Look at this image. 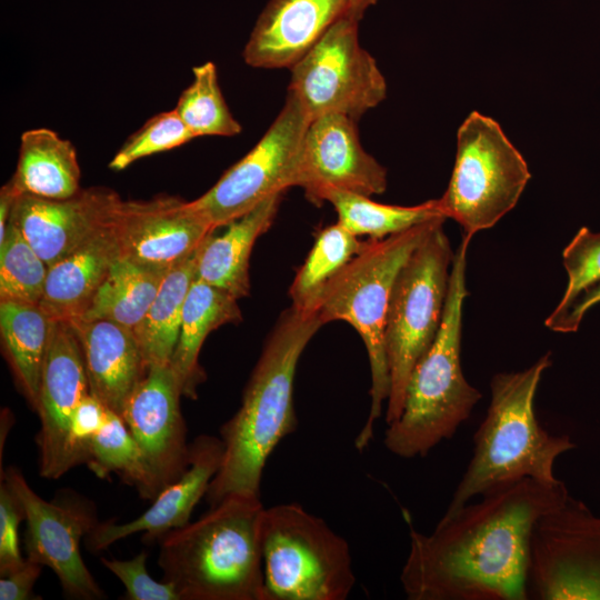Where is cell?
Wrapping results in <instances>:
<instances>
[{"instance_id": "6", "label": "cell", "mask_w": 600, "mask_h": 600, "mask_svg": "<svg viewBox=\"0 0 600 600\" xmlns=\"http://www.w3.org/2000/svg\"><path fill=\"white\" fill-rule=\"evenodd\" d=\"M446 218L413 226L382 239H368L364 247L323 287L308 312L324 324L346 321L367 349L370 373V410L356 438L362 451L373 437L374 422L390 393V376L384 350V327L396 278L414 249L432 228Z\"/></svg>"}, {"instance_id": "27", "label": "cell", "mask_w": 600, "mask_h": 600, "mask_svg": "<svg viewBox=\"0 0 600 600\" xmlns=\"http://www.w3.org/2000/svg\"><path fill=\"white\" fill-rule=\"evenodd\" d=\"M166 273L116 258L89 307L74 321L108 320L134 331Z\"/></svg>"}, {"instance_id": "37", "label": "cell", "mask_w": 600, "mask_h": 600, "mask_svg": "<svg viewBox=\"0 0 600 600\" xmlns=\"http://www.w3.org/2000/svg\"><path fill=\"white\" fill-rule=\"evenodd\" d=\"M108 408L91 392L78 403L67 439L66 463L68 471L87 463L93 439L102 428Z\"/></svg>"}, {"instance_id": "41", "label": "cell", "mask_w": 600, "mask_h": 600, "mask_svg": "<svg viewBox=\"0 0 600 600\" xmlns=\"http://www.w3.org/2000/svg\"><path fill=\"white\" fill-rule=\"evenodd\" d=\"M17 194L7 182L0 190V243L3 241Z\"/></svg>"}, {"instance_id": "3", "label": "cell", "mask_w": 600, "mask_h": 600, "mask_svg": "<svg viewBox=\"0 0 600 600\" xmlns=\"http://www.w3.org/2000/svg\"><path fill=\"white\" fill-rule=\"evenodd\" d=\"M260 497L230 496L159 539L158 564L180 600H264Z\"/></svg>"}, {"instance_id": "36", "label": "cell", "mask_w": 600, "mask_h": 600, "mask_svg": "<svg viewBox=\"0 0 600 600\" xmlns=\"http://www.w3.org/2000/svg\"><path fill=\"white\" fill-rule=\"evenodd\" d=\"M148 552L128 560L101 558V563L124 586L127 600H180L174 588L166 581H156L147 571Z\"/></svg>"}, {"instance_id": "10", "label": "cell", "mask_w": 600, "mask_h": 600, "mask_svg": "<svg viewBox=\"0 0 600 600\" xmlns=\"http://www.w3.org/2000/svg\"><path fill=\"white\" fill-rule=\"evenodd\" d=\"M358 19L339 18L291 69L288 92L310 120L329 113L356 121L386 99L387 82L359 42Z\"/></svg>"}, {"instance_id": "4", "label": "cell", "mask_w": 600, "mask_h": 600, "mask_svg": "<svg viewBox=\"0 0 600 600\" xmlns=\"http://www.w3.org/2000/svg\"><path fill=\"white\" fill-rule=\"evenodd\" d=\"M551 363V353L547 352L523 370L492 377L491 400L474 432L472 457L443 516L503 482L522 478L558 480L554 462L576 443L567 434L546 430L536 416L537 390Z\"/></svg>"}, {"instance_id": "16", "label": "cell", "mask_w": 600, "mask_h": 600, "mask_svg": "<svg viewBox=\"0 0 600 600\" xmlns=\"http://www.w3.org/2000/svg\"><path fill=\"white\" fill-rule=\"evenodd\" d=\"M387 182L386 168L363 149L354 119L329 113L310 120L301 146L298 187L311 202L328 188L381 194Z\"/></svg>"}, {"instance_id": "31", "label": "cell", "mask_w": 600, "mask_h": 600, "mask_svg": "<svg viewBox=\"0 0 600 600\" xmlns=\"http://www.w3.org/2000/svg\"><path fill=\"white\" fill-rule=\"evenodd\" d=\"M364 243L339 222L323 228L290 287L291 306L308 311L328 281Z\"/></svg>"}, {"instance_id": "30", "label": "cell", "mask_w": 600, "mask_h": 600, "mask_svg": "<svg viewBox=\"0 0 600 600\" xmlns=\"http://www.w3.org/2000/svg\"><path fill=\"white\" fill-rule=\"evenodd\" d=\"M99 478L118 474L142 499L154 500L161 487L123 419L108 409L106 421L93 439L87 460Z\"/></svg>"}, {"instance_id": "24", "label": "cell", "mask_w": 600, "mask_h": 600, "mask_svg": "<svg viewBox=\"0 0 600 600\" xmlns=\"http://www.w3.org/2000/svg\"><path fill=\"white\" fill-rule=\"evenodd\" d=\"M241 320L238 299L194 277L182 310L180 333L170 360L182 397L197 398L206 374L199 354L208 334L226 323Z\"/></svg>"}, {"instance_id": "1", "label": "cell", "mask_w": 600, "mask_h": 600, "mask_svg": "<svg viewBox=\"0 0 600 600\" xmlns=\"http://www.w3.org/2000/svg\"><path fill=\"white\" fill-rule=\"evenodd\" d=\"M569 496L561 480L522 478L443 516L424 534L410 529L400 574L410 600H527L529 544L537 521Z\"/></svg>"}, {"instance_id": "7", "label": "cell", "mask_w": 600, "mask_h": 600, "mask_svg": "<svg viewBox=\"0 0 600 600\" xmlns=\"http://www.w3.org/2000/svg\"><path fill=\"white\" fill-rule=\"evenodd\" d=\"M260 544L264 600H344L354 587L348 542L299 503L264 508Z\"/></svg>"}, {"instance_id": "28", "label": "cell", "mask_w": 600, "mask_h": 600, "mask_svg": "<svg viewBox=\"0 0 600 600\" xmlns=\"http://www.w3.org/2000/svg\"><path fill=\"white\" fill-rule=\"evenodd\" d=\"M196 257L197 251L164 274L148 312L133 331L148 367L170 363L186 297L196 276Z\"/></svg>"}, {"instance_id": "26", "label": "cell", "mask_w": 600, "mask_h": 600, "mask_svg": "<svg viewBox=\"0 0 600 600\" xmlns=\"http://www.w3.org/2000/svg\"><path fill=\"white\" fill-rule=\"evenodd\" d=\"M53 322L39 304L0 301L4 356L33 411L38 406L42 367Z\"/></svg>"}, {"instance_id": "5", "label": "cell", "mask_w": 600, "mask_h": 600, "mask_svg": "<svg viewBox=\"0 0 600 600\" xmlns=\"http://www.w3.org/2000/svg\"><path fill=\"white\" fill-rule=\"evenodd\" d=\"M471 239L463 234L453 254L439 331L411 371L399 418L384 432L386 448L401 458L424 457L442 440L453 437L482 398L466 379L460 358Z\"/></svg>"}, {"instance_id": "17", "label": "cell", "mask_w": 600, "mask_h": 600, "mask_svg": "<svg viewBox=\"0 0 600 600\" xmlns=\"http://www.w3.org/2000/svg\"><path fill=\"white\" fill-rule=\"evenodd\" d=\"M181 397L170 366H150L120 416L161 490L180 479L189 467L190 444L180 409Z\"/></svg>"}, {"instance_id": "2", "label": "cell", "mask_w": 600, "mask_h": 600, "mask_svg": "<svg viewBox=\"0 0 600 600\" xmlns=\"http://www.w3.org/2000/svg\"><path fill=\"white\" fill-rule=\"evenodd\" d=\"M321 326L316 313L292 306L278 320L251 373L239 410L220 430L224 451L204 497L209 507L230 496L260 497L269 456L297 428L296 370L302 351Z\"/></svg>"}, {"instance_id": "13", "label": "cell", "mask_w": 600, "mask_h": 600, "mask_svg": "<svg viewBox=\"0 0 600 600\" xmlns=\"http://www.w3.org/2000/svg\"><path fill=\"white\" fill-rule=\"evenodd\" d=\"M18 497L27 521V558L49 567L66 596L81 600L106 598L80 554V540L98 524L93 508L81 499L46 501L16 467L1 468Z\"/></svg>"}, {"instance_id": "35", "label": "cell", "mask_w": 600, "mask_h": 600, "mask_svg": "<svg viewBox=\"0 0 600 600\" xmlns=\"http://www.w3.org/2000/svg\"><path fill=\"white\" fill-rule=\"evenodd\" d=\"M194 138L174 109L160 112L127 139L109 168L123 170L139 159L178 148Z\"/></svg>"}, {"instance_id": "39", "label": "cell", "mask_w": 600, "mask_h": 600, "mask_svg": "<svg viewBox=\"0 0 600 600\" xmlns=\"http://www.w3.org/2000/svg\"><path fill=\"white\" fill-rule=\"evenodd\" d=\"M42 564L26 558L11 573L0 579V600H34L41 597L32 592L42 571Z\"/></svg>"}, {"instance_id": "42", "label": "cell", "mask_w": 600, "mask_h": 600, "mask_svg": "<svg viewBox=\"0 0 600 600\" xmlns=\"http://www.w3.org/2000/svg\"><path fill=\"white\" fill-rule=\"evenodd\" d=\"M376 2L377 0H348L347 14L360 20L363 12Z\"/></svg>"}, {"instance_id": "20", "label": "cell", "mask_w": 600, "mask_h": 600, "mask_svg": "<svg viewBox=\"0 0 600 600\" xmlns=\"http://www.w3.org/2000/svg\"><path fill=\"white\" fill-rule=\"evenodd\" d=\"M348 0H270L243 49L254 68H291L347 13Z\"/></svg>"}, {"instance_id": "11", "label": "cell", "mask_w": 600, "mask_h": 600, "mask_svg": "<svg viewBox=\"0 0 600 600\" xmlns=\"http://www.w3.org/2000/svg\"><path fill=\"white\" fill-rule=\"evenodd\" d=\"M310 119L288 92L277 118L257 144L192 207L219 229L244 216L269 197L298 187L300 152Z\"/></svg>"}, {"instance_id": "19", "label": "cell", "mask_w": 600, "mask_h": 600, "mask_svg": "<svg viewBox=\"0 0 600 600\" xmlns=\"http://www.w3.org/2000/svg\"><path fill=\"white\" fill-rule=\"evenodd\" d=\"M223 451L221 438L198 436L190 444L189 467L182 477L164 487L152 506L138 518L126 523H98L87 536L89 550L99 552L134 533H142V541L150 544L169 531L189 523L194 507L206 497L220 469Z\"/></svg>"}, {"instance_id": "9", "label": "cell", "mask_w": 600, "mask_h": 600, "mask_svg": "<svg viewBox=\"0 0 600 600\" xmlns=\"http://www.w3.org/2000/svg\"><path fill=\"white\" fill-rule=\"evenodd\" d=\"M530 178L524 158L500 124L472 111L458 129L456 161L438 199L440 210L473 237L516 207Z\"/></svg>"}, {"instance_id": "25", "label": "cell", "mask_w": 600, "mask_h": 600, "mask_svg": "<svg viewBox=\"0 0 600 600\" xmlns=\"http://www.w3.org/2000/svg\"><path fill=\"white\" fill-rule=\"evenodd\" d=\"M16 171L8 182L13 192L67 199L80 188V167L73 144L47 128L21 134Z\"/></svg>"}, {"instance_id": "32", "label": "cell", "mask_w": 600, "mask_h": 600, "mask_svg": "<svg viewBox=\"0 0 600 600\" xmlns=\"http://www.w3.org/2000/svg\"><path fill=\"white\" fill-rule=\"evenodd\" d=\"M193 80L186 88L174 110L196 138L204 136L232 137L241 131L222 96L217 68L206 62L192 70Z\"/></svg>"}, {"instance_id": "18", "label": "cell", "mask_w": 600, "mask_h": 600, "mask_svg": "<svg viewBox=\"0 0 600 600\" xmlns=\"http://www.w3.org/2000/svg\"><path fill=\"white\" fill-rule=\"evenodd\" d=\"M122 201L113 190L103 187L81 189L67 199L19 194L9 222L51 267L112 224Z\"/></svg>"}, {"instance_id": "12", "label": "cell", "mask_w": 600, "mask_h": 600, "mask_svg": "<svg viewBox=\"0 0 600 600\" xmlns=\"http://www.w3.org/2000/svg\"><path fill=\"white\" fill-rule=\"evenodd\" d=\"M527 597L600 600V517L570 494L532 529Z\"/></svg>"}, {"instance_id": "14", "label": "cell", "mask_w": 600, "mask_h": 600, "mask_svg": "<svg viewBox=\"0 0 600 600\" xmlns=\"http://www.w3.org/2000/svg\"><path fill=\"white\" fill-rule=\"evenodd\" d=\"M119 257L168 272L191 257L216 229L191 201L160 196L122 201L113 223Z\"/></svg>"}, {"instance_id": "38", "label": "cell", "mask_w": 600, "mask_h": 600, "mask_svg": "<svg viewBox=\"0 0 600 600\" xmlns=\"http://www.w3.org/2000/svg\"><path fill=\"white\" fill-rule=\"evenodd\" d=\"M24 520L22 506L9 484L0 481V577H4L23 562L19 546V524Z\"/></svg>"}, {"instance_id": "34", "label": "cell", "mask_w": 600, "mask_h": 600, "mask_svg": "<svg viewBox=\"0 0 600 600\" xmlns=\"http://www.w3.org/2000/svg\"><path fill=\"white\" fill-rule=\"evenodd\" d=\"M562 259L568 276L567 288L546 320V326L556 332L577 300L600 283V232L582 227L564 248Z\"/></svg>"}, {"instance_id": "29", "label": "cell", "mask_w": 600, "mask_h": 600, "mask_svg": "<svg viewBox=\"0 0 600 600\" xmlns=\"http://www.w3.org/2000/svg\"><path fill=\"white\" fill-rule=\"evenodd\" d=\"M327 201L338 213V222L357 237L382 239L437 218H446L438 199L417 206L382 204L370 197L328 188L319 192L314 203ZM447 219V218H446Z\"/></svg>"}, {"instance_id": "21", "label": "cell", "mask_w": 600, "mask_h": 600, "mask_svg": "<svg viewBox=\"0 0 600 600\" xmlns=\"http://www.w3.org/2000/svg\"><path fill=\"white\" fill-rule=\"evenodd\" d=\"M71 323L81 343L90 392L121 416L149 369L134 332L108 320Z\"/></svg>"}, {"instance_id": "33", "label": "cell", "mask_w": 600, "mask_h": 600, "mask_svg": "<svg viewBox=\"0 0 600 600\" xmlns=\"http://www.w3.org/2000/svg\"><path fill=\"white\" fill-rule=\"evenodd\" d=\"M49 267L9 222L0 243V301L39 304Z\"/></svg>"}, {"instance_id": "8", "label": "cell", "mask_w": 600, "mask_h": 600, "mask_svg": "<svg viewBox=\"0 0 600 600\" xmlns=\"http://www.w3.org/2000/svg\"><path fill=\"white\" fill-rule=\"evenodd\" d=\"M444 221L414 249L392 288L384 327L390 376L387 424L399 418L411 371L433 342L442 320L454 254Z\"/></svg>"}, {"instance_id": "23", "label": "cell", "mask_w": 600, "mask_h": 600, "mask_svg": "<svg viewBox=\"0 0 600 600\" xmlns=\"http://www.w3.org/2000/svg\"><path fill=\"white\" fill-rule=\"evenodd\" d=\"M281 199L282 193L273 194L224 226L221 234L210 233L197 250L194 277L238 300L248 296L251 250L272 224Z\"/></svg>"}, {"instance_id": "22", "label": "cell", "mask_w": 600, "mask_h": 600, "mask_svg": "<svg viewBox=\"0 0 600 600\" xmlns=\"http://www.w3.org/2000/svg\"><path fill=\"white\" fill-rule=\"evenodd\" d=\"M113 223L49 267L39 307L51 319L74 321L89 307L119 257Z\"/></svg>"}, {"instance_id": "40", "label": "cell", "mask_w": 600, "mask_h": 600, "mask_svg": "<svg viewBox=\"0 0 600 600\" xmlns=\"http://www.w3.org/2000/svg\"><path fill=\"white\" fill-rule=\"evenodd\" d=\"M598 303H600V283L588 290L577 300L559 326L558 332L577 331L586 312Z\"/></svg>"}, {"instance_id": "15", "label": "cell", "mask_w": 600, "mask_h": 600, "mask_svg": "<svg viewBox=\"0 0 600 600\" xmlns=\"http://www.w3.org/2000/svg\"><path fill=\"white\" fill-rule=\"evenodd\" d=\"M90 392L83 352L70 321L54 320L46 353L38 406L39 474L56 480L68 472L67 439L73 412Z\"/></svg>"}]
</instances>
